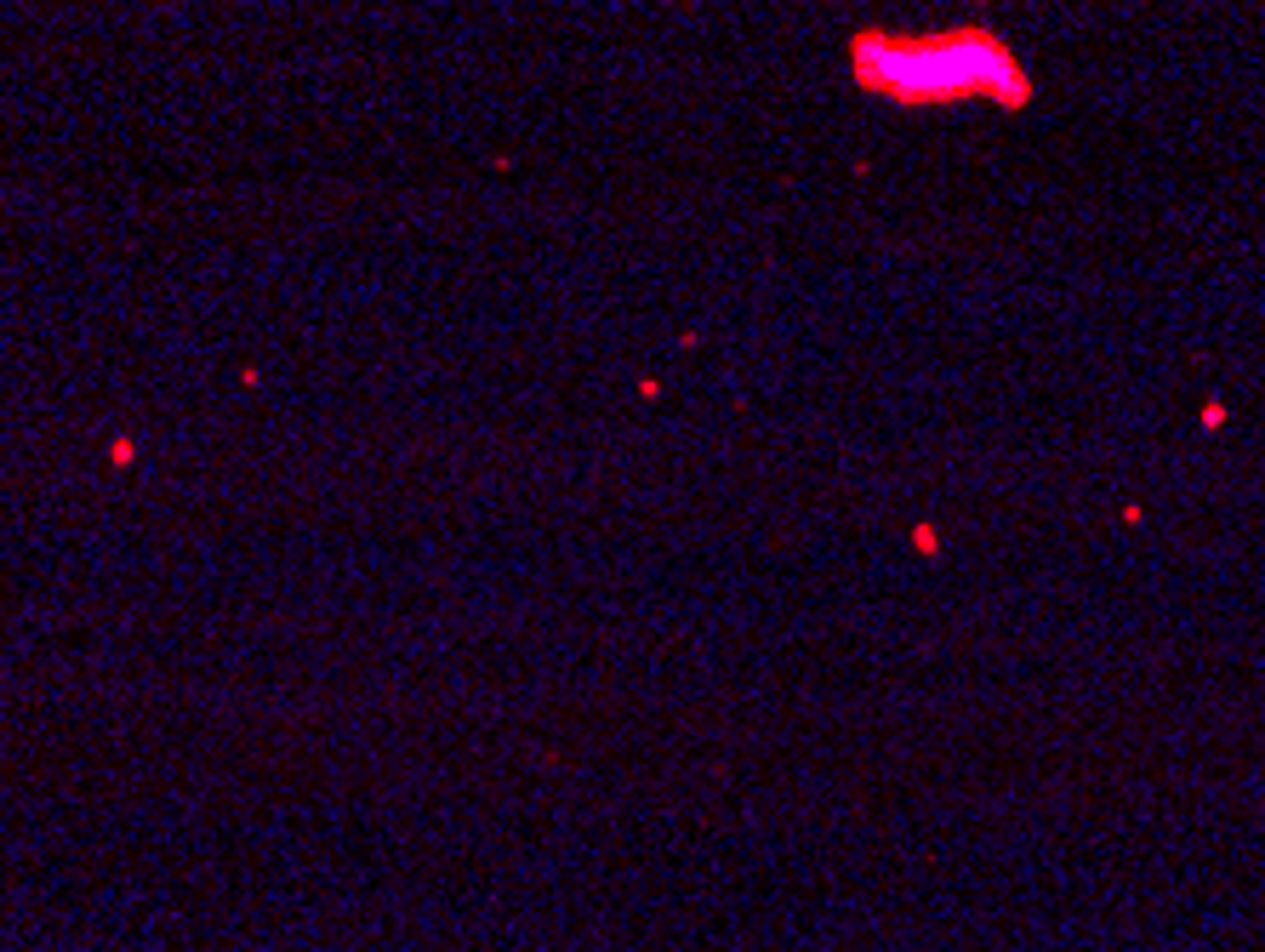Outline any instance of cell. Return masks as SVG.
I'll use <instances>...</instances> for the list:
<instances>
[{"mask_svg": "<svg viewBox=\"0 0 1265 952\" xmlns=\"http://www.w3.org/2000/svg\"><path fill=\"white\" fill-rule=\"evenodd\" d=\"M969 46H975V41H963V46H952V41H940V46H912V52L895 58V69H872V80H889L901 97L975 92V86H992V92H997L1003 69H969V63H963Z\"/></svg>", "mask_w": 1265, "mask_h": 952, "instance_id": "cell-1", "label": "cell"}]
</instances>
